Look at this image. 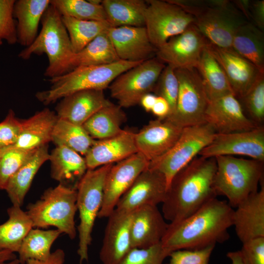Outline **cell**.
I'll return each instance as SVG.
<instances>
[{
	"instance_id": "obj_32",
	"label": "cell",
	"mask_w": 264,
	"mask_h": 264,
	"mask_svg": "<svg viewBox=\"0 0 264 264\" xmlns=\"http://www.w3.org/2000/svg\"><path fill=\"white\" fill-rule=\"evenodd\" d=\"M201 79L209 101L233 93L222 67L207 47L196 68Z\"/></svg>"
},
{
	"instance_id": "obj_14",
	"label": "cell",
	"mask_w": 264,
	"mask_h": 264,
	"mask_svg": "<svg viewBox=\"0 0 264 264\" xmlns=\"http://www.w3.org/2000/svg\"><path fill=\"white\" fill-rule=\"evenodd\" d=\"M209 44L193 24L157 48L155 57L175 70L196 68L203 51Z\"/></svg>"
},
{
	"instance_id": "obj_17",
	"label": "cell",
	"mask_w": 264,
	"mask_h": 264,
	"mask_svg": "<svg viewBox=\"0 0 264 264\" xmlns=\"http://www.w3.org/2000/svg\"><path fill=\"white\" fill-rule=\"evenodd\" d=\"M204 120L217 133L247 131L259 127L246 116L233 93L209 101Z\"/></svg>"
},
{
	"instance_id": "obj_16",
	"label": "cell",
	"mask_w": 264,
	"mask_h": 264,
	"mask_svg": "<svg viewBox=\"0 0 264 264\" xmlns=\"http://www.w3.org/2000/svg\"><path fill=\"white\" fill-rule=\"evenodd\" d=\"M167 189L164 175L148 166L121 197L115 209L131 213L143 206H157L163 202Z\"/></svg>"
},
{
	"instance_id": "obj_11",
	"label": "cell",
	"mask_w": 264,
	"mask_h": 264,
	"mask_svg": "<svg viewBox=\"0 0 264 264\" xmlns=\"http://www.w3.org/2000/svg\"><path fill=\"white\" fill-rule=\"evenodd\" d=\"M175 73L179 84L176 106L174 113L167 118L182 128L205 123L209 100L197 69L179 68Z\"/></svg>"
},
{
	"instance_id": "obj_31",
	"label": "cell",
	"mask_w": 264,
	"mask_h": 264,
	"mask_svg": "<svg viewBox=\"0 0 264 264\" xmlns=\"http://www.w3.org/2000/svg\"><path fill=\"white\" fill-rule=\"evenodd\" d=\"M102 5L111 27H145L146 0H103Z\"/></svg>"
},
{
	"instance_id": "obj_28",
	"label": "cell",
	"mask_w": 264,
	"mask_h": 264,
	"mask_svg": "<svg viewBox=\"0 0 264 264\" xmlns=\"http://www.w3.org/2000/svg\"><path fill=\"white\" fill-rule=\"evenodd\" d=\"M50 5V0H15L13 15L16 24L17 42L28 47L38 35L43 15Z\"/></svg>"
},
{
	"instance_id": "obj_13",
	"label": "cell",
	"mask_w": 264,
	"mask_h": 264,
	"mask_svg": "<svg viewBox=\"0 0 264 264\" xmlns=\"http://www.w3.org/2000/svg\"><path fill=\"white\" fill-rule=\"evenodd\" d=\"M150 162L140 153L114 164L110 169L105 182L102 205L97 218H108L115 209L121 197Z\"/></svg>"
},
{
	"instance_id": "obj_24",
	"label": "cell",
	"mask_w": 264,
	"mask_h": 264,
	"mask_svg": "<svg viewBox=\"0 0 264 264\" xmlns=\"http://www.w3.org/2000/svg\"><path fill=\"white\" fill-rule=\"evenodd\" d=\"M235 208L233 226L241 242L264 237V184L260 190L250 195Z\"/></svg>"
},
{
	"instance_id": "obj_19",
	"label": "cell",
	"mask_w": 264,
	"mask_h": 264,
	"mask_svg": "<svg viewBox=\"0 0 264 264\" xmlns=\"http://www.w3.org/2000/svg\"><path fill=\"white\" fill-rule=\"evenodd\" d=\"M207 48L222 67L232 90L238 100L245 94L264 72L233 50L220 48L210 43Z\"/></svg>"
},
{
	"instance_id": "obj_15",
	"label": "cell",
	"mask_w": 264,
	"mask_h": 264,
	"mask_svg": "<svg viewBox=\"0 0 264 264\" xmlns=\"http://www.w3.org/2000/svg\"><path fill=\"white\" fill-rule=\"evenodd\" d=\"M244 155L264 161V127L228 133H216L198 155L205 158L222 155Z\"/></svg>"
},
{
	"instance_id": "obj_27",
	"label": "cell",
	"mask_w": 264,
	"mask_h": 264,
	"mask_svg": "<svg viewBox=\"0 0 264 264\" xmlns=\"http://www.w3.org/2000/svg\"><path fill=\"white\" fill-rule=\"evenodd\" d=\"M49 160L52 178L60 184L76 189L88 170L85 158L68 147L58 146L50 154Z\"/></svg>"
},
{
	"instance_id": "obj_46",
	"label": "cell",
	"mask_w": 264,
	"mask_h": 264,
	"mask_svg": "<svg viewBox=\"0 0 264 264\" xmlns=\"http://www.w3.org/2000/svg\"><path fill=\"white\" fill-rule=\"evenodd\" d=\"M22 120L10 110L5 119L0 122V149L14 145L20 135Z\"/></svg>"
},
{
	"instance_id": "obj_3",
	"label": "cell",
	"mask_w": 264,
	"mask_h": 264,
	"mask_svg": "<svg viewBox=\"0 0 264 264\" xmlns=\"http://www.w3.org/2000/svg\"><path fill=\"white\" fill-rule=\"evenodd\" d=\"M41 22L40 32L31 44L20 52L19 57L27 60L33 55L45 54L48 64L44 75L49 78L69 72L74 53L61 15L50 3Z\"/></svg>"
},
{
	"instance_id": "obj_40",
	"label": "cell",
	"mask_w": 264,
	"mask_h": 264,
	"mask_svg": "<svg viewBox=\"0 0 264 264\" xmlns=\"http://www.w3.org/2000/svg\"><path fill=\"white\" fill-rule=\"evenodd\" d=\"M246 116L259 126L264 121V72L241 99H239Z\"/></svg>"
},
{
	"instance_id": "obj_25",
	"label": "cell",
	"mask_w": 264,
	"mask_h": 264,
	"mask_svg": "<svg viewBox=\"0 0 264 264\" xmlns=\"http://www.w3.org/2000/svg\"><path fill=\"white\" fill-rule=\"evenodd\" d=\"M110 102L106 98L104 90H81L62 98L55 108V113L58 119L82 126L96 111Z\"/></svg>"
},
{
	"instance_id": "obj_29",
	"label": "cell",
	"mask_w": 264,
	"mask_h": 264,
	"mask_svg": "<svg viewBox=\"0 0 264 264\" xmlns=\"http://www.w3.org/2000/svg\"><path fill=\"white\" fill-rule=\"evenodd\" d=\"M49 155L48 144L37 148L10 177L5 190L13 205H22L34 176L42 165L49 160Z\"/></svg>"
},
{
	"instance_id": "obj_35",
	"label": "cell",
	"mask_w": 264,
	"mask_h": 264,
	"mask_svg": "<svg viewBox=\"0 0 264 264\" xmlns=\"http://www.w3.org/2000/svg\"><path fill=\"white\" fill-rule=\"evenodd\" d=\"M119 60L107 31L73 54L70 68L72 70L81 66L107 65Z\"/></svg>"
},
{
	"instance_id": "obj_39",
	"label": "cell",
	"mask_w": 264,
	"mask_h": 264,
	"mask_svg": "<svg viewBox=\"0 0 264 264\" xmlns=\"http://www.w3.org/2000/svg\"><path fill=\"white\" fill-rule=\"evenodd\" d=\"M50 3L61 16L80 20L107 22L102 4L96 5L85 0H50Z\"/></svg>"
},
{
	"instance_id": "obj_26",
	"label": "cell",
	"mask_w": 264,
	"mask_h": 264,
	"mask_svg": "<svg viewBox=\"0 0 264 264\" xmlns=\"http://www.w3.org/2000/svg\"><path fill=\"white\" fill-rule=\"evenodd\" d=\"M58 118L56 113L46 108L30 118L22 120V129L16 143L11 147L32 151L48 144Z\"/></svg>"
},
{
	"instance_id": "obj_6",
	"label": "cell",
	"mask_w": 264,
	"mask_h": 264,
	"mask_svg": "<svg viewBox=\"0 0 264 264\" xmlns=\"http://www.w3.org/2000/svg\"><path fill=\"white\" fill-rule=\"evenodd\" d=\"M77 190L59 184L46 190L41 198L27 206L33 227L54 226L70 239L76 235L74 217L77 211Z\"/></svg>"
},
{
	"instance_id": "obj_30",
	"label": "cell",
	"mask_w": 264,
	"mask_h": 264,
	"mask_svg": "<svg viewBox=\"0 0 264 264\" xmlns=\"http://www.w3.org/2000/svg\"><path fill=\"white\" fill-rule=\"evenodd\" d=\"M126 119L122 108L110 102L96 111L82 126L91 138L101 140L120 133Z\"/></svg>"
},
{
	"instance_id": "obj_20",
	"label": "cell",
	"mask_w": 264,
	"mask_h": 264,
	"mask_svg": "<svg viewBox=\"0 0 264 264\" xmlns=\"http://www.w3.org/2000/svg\"><path fill=\"white\" fill-rule=\"evenodd\" d=\"M108 34L120 60L143 62L155 56L145 27H110Z\"/></svg>"
},
{
	"instance_id": "obj_47",
	"label": "cell",
	"mask_w": 264,
	"mask_h": 264,
	"mask_svg": "<svg viewBox=\"0 0 264 264\" xmlns=\"http://www.w3.org/2000/svg\"><path fill=\"white\" fill-rule=\"evenodd\" d=\"M239 251L243 264H264V237L242 243Z\"/></svg>"
},
{
	"instance_id": "obj_34",
	"label": "cell",
	"mask_w": 264,
	"mask_h": 264,
	"mask_svg": "<svg viewBox=\"0 0 264 264\" xmlns=\"http://www.w3.org/2000/svg\"><path fill=\"white\" fill-rule=\"evenodd\" d=\"M8 220L0 225V251L18 252L22 242L33 228L32 221L21 206L8 208Z\"/></svg>"
},
{
	"instance_id": "obj_1",
	"label": "cell",
	"mask_w": 264,
	"mask_h": 264,
	"mask_svg": "<svg viewBox=\"0 0 264 264\" xmlns=\"http://www.w3.org/2000/svg\"><path fill=\"white\" fill-rule=\"evenodd\" d=\"M233 213L227 201L214 198L181 221L169 223L162 245L171 253L222 243L229 238Z\"/></svg>"
},
{
	"instance_id": "obj_50",
	"label": "cell",
	"mask_w": 264,
	"mask_h": 264,
	"mask_svg": "<svg viewBox=\"0 0 264 264\" xmlns=\"http://www.w3.org/2000/svg\"><path fill=\"white\" fill-rule=\"evenodd\" d=\"M65 261V254L61 249H58L51 253L50 256L45 261L28 260L26 264H64Z\"/></svg>"
},
{
	"instance_id": "obj_37",
	"label": "cell",
	"mask_w": 264,
	"mask_h": 264,
	"mask_svg": "<svg viewBox=\"0 0 264 264\" xmlns=\"http://www.w3.org/2000/svg\"><path fill=\"white\" fill-rule=\"evenodd\" d=\"M61 16L74 53L81 51L111 27L107 21L80 20L69 16Z\"/></svg>"
},
{
	"instance_id": "obj_33",
	"label": "cell",
	"mask_w": 264,
	"mask_h": 264,
	"mask_svg": "<svg viewBox=\"0 0 264 264\" xmlns=\"http://www.w3.org/2000/svg\"><path fill=\"white\" fill-rule=\"evenodd\" d=\"M232 49L264 70V37L262 30L250 22L241 26L232 41Z\"/></svg>"
},
{
	"instance_id": "obj_43",
	"label": "cell",
	"mask_w": 264,
	"mask_h": 264,
	"mask_svg": "<svg viewBox=\"0 0 264 264\" xmlns=\"http://www.w3.org/2000/svg\"><path fill=\"white\" fill-rule=\"evenodd\" d=\"M170 254L161 242L146 248H132L118 264H163Z\"/></svg>"
},
{
	"instance_id": "obj_23",
	"label": "cell",
	"mask_w": 264,
	"mask_h": 264,
	"mask_svg": "<svg viewBox=\"0 0 264 264\" xmlns=\"http://www.w3.org/2000/svg\"><path fill=\"white\" fill-rule=\"evenodd\" d=\"M135 133L123 130L114 136L95 140L85 155L88 169L115 164L137 153Z\"/></svg>"
},
{
	"instance_id": "obj_38",
	"label": "cell",
	"mask_w": 264,
	"mask_h": 264,
	"mask_svg": "<svg viewBox=\"0 0 264 264\" xmlns=\"http://www.w3.org/2000/svg\"><path fill=\"white\" fill-rule=\"evenodd\" d=\"M94 140L83 126L60 119L55 125L51 138L56 146H66L81 155H86Z\"/></svg>"
},
{
	"instance_id": "obj_21",
	"label": "cell",
	"mask_w": 264,
	"mask_h": 264,
	"mask_svg": "<svg viewBox=\"0 0 264 264\" xmlns=\"http://www.w3.org/2000/svg\"><path fill=\"white\" fill-rule=\"evenodd\" d=\"M132 214L114 209L108 217L99 258L103 264H118L132 248Z\"/></svg>"
},
{
	"instance_id": "obj_52",
	"label": "cell",
	"mask_w": 264,
	"mask_h": 264,
	"mask_svg": "<svg viewBox=\"0 0 264 264\" xmlns=\"http://www.w3.org/2000/svg\"><path fill=\"white\" fill-rule=\"evenodd\" d=\"M157 96L151 93L144 95L139 104L147 112H150L154 105Z\"/></svg>"
},
{
	"instance_id": "obj_22",
	"label": "cell",
	"mask_w": 264,
	"mask_h": 264,
	"mask_svg": "<svg viewBox=\"0 0 264 264\" xmlns=\"http://www.w3.org/2000/svg\"><path fill=\"white\" fill-rule=\"evenodd\" d=\"M157 206L145 205L132 212L130 236L132 248H146L161 242L169 226Z\"/></svg>"
},
{
	"instance_id": "obj_54",
	"label": "cell",
	"mask_w": 264,
	"mask_h": 264,
	"mask_svg": "<svg viewBox=\"0 0 264 264\" xmlns=\"http://www.w3.org/2000/svg\"><path fill=\"white\" fill-rule=\"evenodd\" d=\"M226 256L231 261L232 264H243L239 250L229 252Z\"/></svg>"
},
{
	"instance_id": "obj_36",
	"label": "cell",
	"mask_w": 264,
	"mask_h": 264,
	"mask_svg": "<svg viewBox=\"0 0 264 264\" xmlns=\"http://www.w3.org/2000/svg\"><path fill=\"white\" fill-rule=\"evenodd\" d=\"M61 233L57 229H31L23 240L18 251L20 264H24L30 259L46 260L51 255L52 244Z\"/></svg>"
},
{
	"instance_id": "obj_12",
	"label": "cell",
	"mask_w": 264,
	"mask_h": 264,
	"mask_svg": "<svg viewBox=\"0 0 264 264\" xmlns=\"http://www.w3.org/2000/svg\"><path fill=\"white\" fill-rule=\"evenodd\" d=\"M145 27L152 44L158 48L194 23L195 18L168 0H146Z\"/></svg>"
},
{
	"instance_id": "obj_56",
	"label": "cell",
	"mask_w": 264,
	"mask_h": 264,
	"mask_svg": "<svg viewBox=\"0 0 264 264\" xmlns=\"http://www.w3.org/2000/svg\"><path fill=\"white\" fill-rule=\"evenodd\" d=\"M2 41L0 40V45L2 44Z\"/></svg>"
},
{
	"instance_id": "obj_42",
	"label": "cell",
	"mask_w": 264,
	"mask_h": 264,
	"mask_svg": "<svg viewBox=\"0 0 264 264\" xmlns=\"http://www.w3.org/2000/svg\"><path fill=\"white\" fill-rule=\"evenodd\" d=\"M178 88V81L175 70L166 65L156 82L153 92L154 95L163 98L168 103L170 114L168 117L172 115L175 111Z\"/></svg>"
},
{
	"instance_id": "obj_2",
	"label": "cell",
	"mask_w": 264,
	"mask_h": 264,
	"mask_svg": "<svg viewBox=\"0 0 264 264\" xmlns=\"http://www.w3.org/2000/svg\"><path fill=\"white\" fill-rule=\"evenodd\" d=\"M216 169L215 157L198 155L173 177L162 203L165 220L170 223L181 221L217 198L214 188Z\"/></svg>"
},
{
	"instance_id": "obj_4",
	"label": "cell",
	"mask_w": 264,
	"mask_h": 264,
	"mask_svg": "<svg viewBox=\"0 0 264 264\" xmlns=\"http://www.w3.org/2000/svg\"><path fill=\"white\" fill-rule=\"evenodd\" d=\"M142 62L119 60L104 65L79 66L62 75L49 78V89L37 92L35 96L47 105L77 91L104 90L119 75Z\"/></svg>"
},
{
	"instance_id": "obj_18",
	"label": "cell",
	"mask_w": 264,
	"mask_h": 264,
	"mask_svg": "<svg viewBox=\"0 0 264 264\" xmlns=\"http://www.w3.org/2000/svg\"><path fill=\"white\" fill-rule=\"evenodd\" d=\"M183 129L167 117L150 121L135 133L138 152L150 162L159 158L173 146Z\"/></svg>"
},
{
	"instance_id": "obj_7",
	"label": "cell",
	"mask_w": 264,
	"mask_h": 264,
	"mask_svg": "<svg viewBox=\"0 0 264 264\" xmlns=\"http://www.w3.org/2000/svg\"><path fill=\"white\" fill-rule=\"evenodd\" d=\"M114 164L88 169L79 182L77 188L76 204L80 222L78 226L79 247L77 250L80 264L88 259L94 223L101 208L107 175Z\"/></svg>"
},
{
	"instance_id": "obj_53",
	"label": "cell",
	"mask_w": 264,
	"mask_h": 264,
	"mask_svg": "<svg viewBox=\"0 0 264 264\" xmlns=\"http://www.w3.org/2000/svg\"><path fill=\"white\" fill-rule=\"evenodd\" d=\"M14 253L10 251L5 250L0 251V264L17 259Z\"/></svg>"
},
{
	"instance_id": "obj_44",
	"label": "cell",
	"mask_w": 264,
	"mask_h": 264,
	"mask_svg": "<svg viewBox=\"0 0 264 264\" xmlns=\"http://www.w3.org/2000/svg\"><path fill=\"white\" fill-rule=\"evenodd\" d=\"M15 0H0V40L8 44L17 42L16 23L13 15Z\"/></svg>"
},
{
	"instance_id": "obj_41",
	"label": "cell",
	"mask_w": 264,
	"mask_h": 264,
	"mask_svg": "<svg viewBox=\"0 0 264 264\" xmlns=\"http://www.w3.org/2000/svg\"><path fill=\"white\" fill-rule=\"evenodd\" d=\"M35 150L25 151L11 147L0 149V190H5L10 177Z\"/></svg>"
},
{
	"instance_id": "obj_51",
	"label": "cell",
	"mask_w": 264,
	"mask_h": 264,
	"mask_svg": "<svg viewBox=\"0 0 264 264\" xmlns=\"http://www.w3.org/2000/svg\"><path fill=\"white\" fill-rule=\"evenodd\" d=\"M251 1L252 0H235L232 2L233 5L249 22H251L250 8Z\"/></svg>"
},
{
	"instance_id": "obj_48",
	"label": "cell",
	"mask_w": 264,
	"mask_h": 264,
	"mask_svg": "<svg viewBox=\"0 0 264 264\" xmlns=\"http://www.w3.org/2000/svg\"><path fill=\"white\" fill-rule=\"evenodd\" d=\"M250 14L251 21H252L251 23L263 31L264 29V0H252Z\"/></svg>"
},
{
	"instance_id": "obj_9",
	"label": "cell",
	"mask_w": 264,
	"mask_h": 264,
	"mask_svg": "<svg viewBox=\"0 0 264 264\" xmlns=\"http://www.w3.org/2000/svg\"><path fill=\"white\" fill-rule=\"evenodd\" d=\"M165 66L154 57L125 71L109 86L111 97L117 101L121 108L139 104L144 95L153 92Z\"/></svg>"
},
{
	"instance_id": "obj_5",
	"label": "cell",
	"mask_w": 264,
	"mask_h": 264,
	"mask_svg": "<svg viewBox=\"0 0 264 264\" xmlns=\"http://www.w3.org/2000/svg\"><path fill=\"white\" fill-rule=\"evenodd\" d=\"M217 169L214 188L218 196L225 197L233 208L258 191L264 177V161L234 156L215 157Z\"/></svg>"
},
{
	"instance_id": "obj_55",
	"label": "cell",
	"mask_w": 264,
	"mask_h": 264,
	"mask_svg": "<svg viewBox=\"0 0 264 264\" xmlns=\"http://www.w3.org/2000/svg\"><path fill=\"white\" fill-rule=\"evenodd\" d=\"M2 264H20V263L19 259L17 258L15 260L4 263Z\"/></svg>"
},
{
	"instance_id": "obj_8",
	"label": "cell",
	"mask_w": 264,
	"mask_h": 264,
	"mask_svg": "<svg viewBox=\"0 0 264 264\" xmlns=\"http://www.w3.org/2000/svg\"><path fill=\"white\" fill-rule=\"evenodd\" d=\"M216 133L207 123L184 127L173 146L162 156L150 162L149 167L164 175L168 188L173 177L198 155Z\"/></svg>"
},
{
	"instance_id": "obj_49",
	"label": "cell",
	"mask_w": 264,
	"mask_h": 264,
	"mask_svg": "<svg viewBox=\"0 0 264 264\" xmlns=\"http://www.w3.org/2000/svg\"><path fill=\"white\" fill-rule=\"evenodd\" d=\"M151 112L157 118L163 119L170 114V107L167 101L160 96H157Z\"/></svg>"
},
{
	"instance_id": "obj_10",
	"label": "cell",
	"mask_w": 264,
	"mask_h": 264,
	"mask_svg": "<svg viewBox=\"0 0 264 264\" xmlns=\"http://www.w3.org/2000/svg\"><path fill=\"white\" fill-rule=\"evenodd\" d=\"M191 15L195 18L194 24L209 43L224 49L232 50L236 31L249 22L231 1L222 6L198 8Z\"/></svg>"
},
{
	"instance_id": "obj_45",
	"label": "cell",
	"mask_w": 264,
	"mask_h": 264,
	"mask_svg": "<svg viewBox=\"0 0 264 264\" xmlns=\"http://www.w3.org/2000/svg\"><path fill=\"white\" fill-rule=\"evenodd\" d=\"M216 245L196 249H181L172 251L169 264H209Z\"/></svg>"
}]
</instances>
